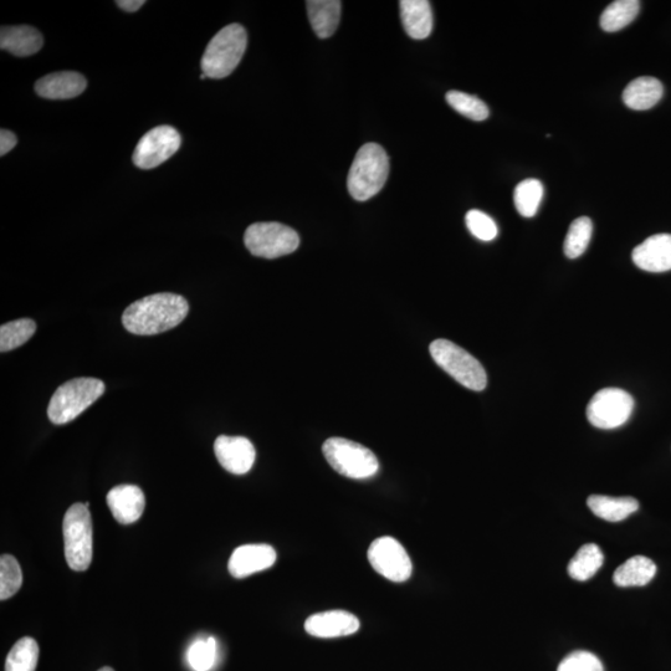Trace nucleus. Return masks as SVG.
<instances>
[{
    "instance_id": "nucleus-2",
    "label": "nucleus",
    "mask_w": 671,
    "mask_h": 671,
    "mask_svg": "<svg viewBox=\"0 0 671 671\" xmlns=\"http://www.w3.org/2000/svg\"><path fill=\"white\" fill-rule=\"evenodd\" d=\"M389 174V158L384 148L377 143H366L357 152L347 187L353 199L366 202L382 191Z\"/></svg>"
},
{
    "instance_id": "nucleus-23",
    "label": "nucleus",
    "mask_w": 671,
    "mask_h": 671,
    "mask_svg": "<svg viewBox=\"0 0 671 671\" xmlns=\"http://www.w3.org/2000/svg\"><path fill=\"white\" fill-rule=\"evenodd\" d=\"M589 509L599 519L609 522L626 520L639 509V503L633 498H611V496L592 495L587 500Z\"/></svg>"
},
{
    "instance_id": "nucleus-26",
    "label": "nucleus",
    "mask_w": 671,
    "mask_h": 671,
    "mask_svg": "<svg viewBox=\"0 0 671 671\" xmlns=\"http://www.w3.org/2000/svg\"><path fill=\"white\" fill-rule=\"evenodd\" d=\"M545 189L540 181L530 178L517 184L514 193V202L517 212L522 217L532 218L540 208L544 199Z\"/></svg>"
},
{
    "instance_id": "nucleus-25",
    "label": "nucleus",
    "mask_w": 671,
    "mask_h": 671,
    "mask_svg": "<svg viewBox=\"0 0 671 671\" xmlns=\"http://www.w3.org/2000/svg\"><path fill=\"white\" fill-rule=\"evenodd\" d=\"M638 0H617L609 4L601 15V28L607 33H616L633 22L639 13Z\"/></svg>"
},
{
    "instance_id": "nucleus-31",
    "label": "nucleus",
    "mask_w": 671,
    "mask_h": 671,
    "mask_svg": "<svg viewBox=\"0 0 671 671\" xmlns=\"http://www.w3.org/2000/svg\"><path fill=\"white\" fill-rule=\"evenodd\" d=\"M218 645L213 637L199 638L188 649L187 659L194 671H209L217 660Z\"/></svg>"
},
{
    "instance_id": "nucleus-24",
    "label": "nucleus",
    "mask_w": 671,
    "mask_h": 671,
    "mask_svg": "<svg viewBox=\"0 0 671 671\" xmlns=\"http://www.w3.org/2000/svg\"><path fill=\"white\" fill-rule=\"evenodd\" d=\"M604 555L597 545L582 546L568 565V573L573 580L585 582L592 578L603 566Z\"/></svg>"
},
{
    "instance_id": "nucleus-28",
    "label": "nucleus",
    "mask_w": 671,
    "mask_h": 671,
    "mask_svg": "<svg viewBox=\"0 0 671 671\" xmlns=\"http://www.w3.org/2000/svg\"><path fill=\"white\" fill-rule=\"evenodd\" d=\"M37 331V324L30 319H20L0 327V351L15 350L28 342Z\"/></svg>"
},
{
    "instance_id": "nucleus-33",
    "label": "nucleus",
    "mask_w": 671,
    "mask_h": 671,
    "mask_svg": "<svg viewBox=\"0 0 671 671\" xmlns=\"http://www.w3.org/2000/svg\"><path fill=\"white\" fill-rule=\"evenodd\" d=\"M465 222L470 233L475 238L481 240V242H491V240L498 237V225H496L493 218L489 217L488 214L480 212V210H470L466 214Z\"/></svg>"
},
{
    "instance_id": "nucleus-32",
    "label": "nucleus",
    "mask_w": 671,
    "mask_h": 671,
    "mask_svg": "<svg viewBox=\"0 0 671 671\" xmlns=\"http://www.w3.org/2000/svg\"><path fill=\"white\" fill-rule=\"evenodd\" d=\"M23 585V572L19 562L13 556L0 558V599L5 601L13 597Z\"/></svg>"
},
{
    "instance_id": "nucleus-19",
    "label": "nucleus",
    "mask_w": 671,
    "mask_h": 671,
    "mask_svg": "<svg viewBox=\"0 0 671 671\" xmlns=\"http://www.w3.org/2000/svg\"><path fill=\"white\" fill-rule=\"evenodd\" d=\"M401 18L409 37L422 40L433 30V10L428 0H402Z\"/></svg>"
},
{
    "instance_id": "nucleus-4",
    "label": "nucleus",
    "mask_w": 671,
    "mask_h": 671,
    "mask_svg": "<svg viewBox=\"0 0 671 671\" xmlns=\"http://www.w3.org/2000/svg\"><path fill=\"white\" fill-rule=\"evenodd\" d=\"M105 383L97 378H75L56 389L48 407L51 423L73 422L105 392Z\"/></svg>"
},
{
    "instance_id": "nucleus-34",
    "label": "nucleus",
    "mask_w": 671,
    "mask_h": 671,
    "mask_svg": "<svg viewBox=\"0 0 671 671\" xmlns=\"http://www.w3.org/2000/svg\"><path fill=\"white\" fill-rule=\"evenodd\" d=\"M557 671H604V669L596 655L585 650H577L562 660Z\"/></svg>"
},
{
    "instance_id": "nucleus-18",
    "label": "nucleus",
    "mask_w": 671,
    "mask_h": 671,
    "mask_svg": "<svg viewBox=\"0 0 671 671\" xmlns=\"http://www.w3.org/2000/svg\"><path fill=\"white\" fill-rule=\"evenodd\" d=\"M43 44L42 33L29 25L2 27L0 30V48L20 58L37 54Z\"/></svg>"
},
{
    "instance_id": "nucleus-27",
    "label": "nucleus",
    "mask_w": 671,
    "mask_h": 671,
    "mask_svg": "<svg viewBox=\"0 0 671 671\" xmlns=\"http://www.w3.org/2000/svg\"><path fill=\"white\" fill-rule=\"evenodd\" d=\"M38 659L39 645L35 639L22 638L10 650L7 662H5V671H35Z\"/></svg>"
},
{
    "instance_id": "nucleus-9",
    "label": "nucleus",
    "mask_w": 671,
    "mask_h": 671,
    "mask_svg": "<svg viewBox=\"0 0 671 671\" xmlns=\"http://www.w3.org/2000/svg\"><path fill=\"white\" fill-rule=\"evenodd\" d=\"M634 409V399L619 388H604L594 394L587 407V418L593 427L616 429L628 422Z\"/></svg>"
},
{
    "instance_id": "nucleus-5",
    "label": "nucleus",
    "mask_w": 671,
    "mask_h": 671,
    "mask_svg": "<svg viewBox=\"0 0 671 671\" xmlns=\"http://www.w3.org/2000/svg\"><path fill=\"white\" fill-rule=\"evenodd\" d=\"M430 355L440 368L462 386L481 392L488 386V376L481 363L464 348L448 340H437L429 347Z\"/></svg>"
},
{
    "instance_id": "nucleus-10",
    "label": "nucleus",
    "mask_w": 671,
    "mask_h": 671,
    "mask_svg": "<svg viewBox=\"0 0 671 671\" xmlns=\"http://www.w3.org/2000/svg\"><path fill=\"white\" fill-rule=\"evenodd\" d=\"M368 561L373 570L389 581L402 583L412 576L411 557L393 537L383 536L373 541L368 548Z\"/></svg>"
},
{
    "instance_id": "nucleus-7",
    "label": "nucleus",
    "mask_w": 671,
    "mask_h": 671,
    "mask_svg": "<svg viewBox=\"0 0 671 671\" xmlns=\"http://www.w3.org/2000/svg\"><path fill=\"white\" fill-rule=\"evenodd\" d=\"M327 462L346 478H372L379 469L378 459L370 449L345 438L327 439L322 447Z\"/></svg>"
},
{
    "instance_id": "nucleus-8",
    "label": "nucleus",
    "mask_w": 671,
    "mask_h": 671,
    "mask_svg": "<svg viewBox=\"0 0 671 671\" xmlns=\"http://www.w3.org/2000/svg\"><path fill=\"white\" fill-rule=\"evenodd\" d=\"M245 247L254 256L276 259L294 253L300 245L294 229L281 223H255L244 234Z\"/></svg>"
},
{
    "instance_id": "nucleus-37",
    "label": "nucleus",
    "mask_w": 671,
    "mask_h": 671,
    "mask_svg": "<svg viewBox=\"0 0 671 671\" xmlns=\"http://www.w3.org/2000/svg\"><path fill=\"white\" fill-rule=\"evenodd\" d=\"M99 671H115V670L111 669L109 667H105V668L100 669Z\"/></svg>"
},
{
    "instance_id": "nucleus-1",
    "label": "nucleus",
    "mask_w": 671,
    "mask_h": 671,
    "mask_svg": "<svg viewBox=\"0 0 671 671\" xmlns=\"http://www.w3.org/2000/svg\"><path fill=\"white\" fill-rule=\"evenodd\" d=\"M188 311V301L181 295L153 294L128 306L122 315V324L133 335H158L181 324Z\"/></svg>"
},
{
    "instance_id": "nucleus-11",
    "label": "nucleus",
    "mask_w": 671,
    "mask_h": 671,
    "mask_svg": "<svg viewBox=\"0 0 671 671\" xmlns=\"http://www.w3.org/2000/svg\"><path fill=\"white\" fill-rule=\"evenodd\" d=\"M182 145V138L172 126H158L148 131L133 152V163L141 169H152L161 166L169 158L176 155Z\"/></svg>"
},
{
    "instance_id": "nucleus-22",
    "label": "nucleus",
    "mask_w": 671,
    "mask_h": 671,
    "mask_svg": "<svg viewBox=\"0 0 671 671\" xmlns=\"http://www.w3.org/2000/svg\"><path fill=\"white\" fill-rule=\"evenodd\" d=\"M657 575V565L645 556H634L619 566L613 581L619 587H643Z\"/></svg>"
},
{
    "instance_id": "nucleus-12",
    "label": "nucleus",
    "mask_w": 671,
    "mask_h": 671,
    "mask_svg": "<svg viewBox=\"0 0 671 671\" xmlns=\"http://www.w3.org/2000/svg\"><path fill=\"white\" fill-rule=\"evenodd\" d=\"M214 453L218 462L229 473L244 475L252 470L256 452L252 442L244 437L220 435L214 443Z\"/></svg>"
},
{
    "instance_id": "nucleus-29",
    "label": "nucleus",
    "mask_w": 671,
    "mask_h": 671,
    "mask_svg": "<svg viewBox=\"0 0 671 671\" xmlns=\"http://www.w3.org/2000/svg\"><path fill=\"white\" fill-rule=\"evenodd\" d=\"M593 233V223L588 217H581L571 224L565 240L567 258L576 259L586 252Z\"/></svg>"
},
{
    "instance_id": "nucleus-20",
    "label": "nucleus",
    "mask_w": 671,
    "mask_h": 671,
    "mask_svg": "<svg viewBox=\"0 0 671 671\" xmlns=\"http://www.w3.org/2000/svg\"><path fill=\"white\" fill-rule=\"evenodd\" d=\"M307 14L312 29L320 39L335 34L340 24L342 3L340 0H309L306 2Z\"/></svg>"
},
{
    "instance_id": "nucleus-36",
    "label": "nucleus",
    "mask_w": 671,
    "mask_h": 671,
    "mask_svg": "<svg viewBox=\"0 0 671 671\" xmlns=\"http://www.w3.org/2000/svg\"><path fill=\"white\" fill-rule=\"evenodd\" d=\"M143 0H117L116 4L119 5L121 9L126 10L128 13H135L138 9L142 7Z\"/></svg>"
},
{
    "instance_id": "nucleus-30",
    "label": "nucleus",
    "mask_w": 671,
    "mask_h": 671,
    "mask_svg": "<svg viewBox=\"0 0 671 671\" xmlns=\"http://www.w3.org/2000/svg\"><path fill=\"white\" fill-rule=\"evenodd\" d=\"M447 102L453 109L459 112L460 115L468 117L473 121H485L489 117V109L484 101L478 97L465 94L460 91H449L445 96Z\"/></svg>"
},
{
    "instance_id": "nucleus-16",
    "label": "nucleus",
    "mask_w": 671,
    "mask_h": 671,
    "mask_svg": "<svg viewBox=\"0 0 671 671\" xmlns=\"http://www.w3.org/2000/svg\"><path fill=\"white\" fill-rule=\"evenodd\" d=\"M106 500L112 515L121 525L135 524L146 507L145 494L136 485L116 486L107 494Z\"/></svg>"
},
{
    "instance_id": "nucleus-3",
    "label": "nucleus",
    "mask_w": 671,
    "mask_h": 671,
    "mask_svg": "<svg viewBox=\"0 0 671 671\" xmlns=\"http://www.w3.org/2000/svg\"><path fill=\"white\" fill-rule=\"evenodd\" d=\"M247 30L240 24H229L210 40L204 51L201 68L210 79H224L238 68L247 50Z\"/></svg>"
},
{
    "instance_id": "nucleus-14",
    "label": "nucleus",
    "mask_w": 671,
    "mask_h": 671,
    "mask_svg": "<svg viewBox=\"0 0 671 671\" xmlns=\"http://www.w3.org/2000/svg\"><path fill=\"white\" fill-rule=\"evenodd\" d=\"M360 626L355 614L346 611H327L312 614L305 623V630L312 637L329 639L355 634Z\"/></svg>"
},
{
    "instance_id": "nucleus-13",
    "label": "nucleus",
    "mask_w": 671,
    "mask_h": 671,
    "mask_svg": "<svg viewBox=\"0 0 671 671\" xmlns=\"http://www.w3.org/2000/svg\"><path fill=\"white\" fill-rule=\"evenodd\" d=\"M276 558V551L270 545H243L230 556L228 570L234 578H245L269 570Z\"/></svg>"
},
{
    "instance_id": "nucleus-6",
    "label": "nucleus",
    "mask_w": 671,
    "mask_h": 671,
    "mask_svg": "<svg viewBox=\"0 0 671 671\" xmlns=\"http://www.w3.org/2000/svg\"><path fill=\"white\" fill-rule=\"evenodd\" d=\"M65 557L71 570L86 571L92 561V519L89 506L74 504L64 516Z\"/></svg>"
},
{
    "instance_id": "nucleus-21",
    "label": "nucleus",
    "mask_w": 671,
    "mask_h": 671,
    "mask_svg": "<svg viewBox=\"0 0 671 671\" xmlns=\"http://www.w3.org/2000/svg\"><path fill=\"white\" fill-rule=\"evenodd\" d=\"M664 95L663 84L652 76L632 81L623 92V101L629 109L645 111L658 104Z\"/></svg>"
},
{
    "instance_id": "nucleus-35",
    "label": "nucleus",
    "mask_w": 671,
    "mask_h": 671,
    "mask_svg": "<svg viewBox=\"0 0 671 671\" xmlns=\"http://www.w3.org/2000/svg\"><path fill=\"white\" fill-rule=\"evenodd\" d=\"M17 136L12 131L3 128L0 131V156H5L17 146Z\"/></svg>"
},
{
    "instance_id": "nucleus-17",
    "label": "nucleus",
    "mask_w": 671,
    "mask_h": 671,
    "mask_svg": "<svg viewBox=\"0 0 671 671\" xmlns=\"http://www.w3.org/2000/svg\"><path fill=\"white\" fill-rule=\"evenodd\" d=\"M87 83L83 75L75 71H61L44 76L35 84L39 96L49 100H69L83 94Z\"/></svg>"
},
{
    "instance_id": "nucleus-38",
    "label": "nucleus",
    "mask_w": 671,
    "mask_h": 671,
    "mask_svg": "<svg viewBox=\"0 0 671 671\" xmlns=\"http://www.w3.org/2000/svg\"><path fill=\"white\" fill-rule=\"evenodd\" d=\"M201 79H202V80H206V79H207V76L203 74V75L201 76Z\"/></svg>"
},
{
    "instance_id": "nucleus-15",
    "label": "nucleus",
    "mask_w": 671,
    "mask_h": 671,
    "mask_svg": "<svg viewBox=\"0 0 671 671\" xmlns=\"http://www.w3.org/2000/svg\"><path fill=\"white\" fill-rule=\"evenodd\" d=\"M633 263L648 273L671 270V234H655L633 250Z\"/></svg>"
}]
</instances>
